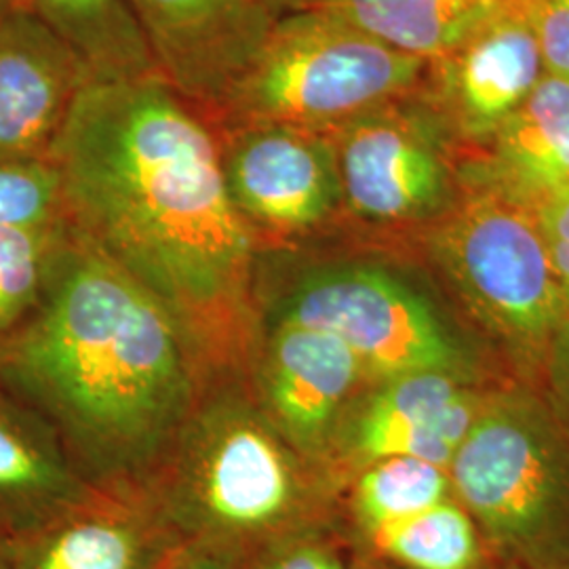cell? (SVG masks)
<instances>
[{
  "label": "cell",
  "instance_id": "27",
  "mask_svg": "<svg viewBox=\"0 0 569 569\" xmlns=\"http://www.w3.org/2000/svg\"><path fill=\"white\" fill-rule=\"evenodd\" d=\"M540 373L547 385L545 399L569 422V317L557 329Z\"/></svg>",
  "mask_w": 569,
  "mask_h": 569
},
{
  "label": "cell",
  "instance_id": "5",
  "mask_svg": "<svg viewBox=\"0 0 569 569\" xmlns=\"http://www.w3.org/2000/svg\"><path fill=\"white\" fill-rule=\"evenodd\" d=\"M266 268L268 274L258 270L256 281L260 326L289 323L331 333L376 382L418 371L472 380L477 357L467 336L399 268L361 258Z\"/></svg>",
  "mask_w": 569,
  "mask_h": 569
},
{
  "label": "cell",
  "instance_id": "32",
  "mask_svg": "<svg viewBox=\"0 0 569 569\" xmlns=\"http://www.w3.org/2000/svg\"><path fill=\"white\" fill-rule=\"evenodd\" d=\"M0 569H9V563H7V555H4V549L0 547Z\"/></svg>",
  "mask_w": 569,
  "mask_h": 569
},
{
  "label": "cell",
  "instance_id": "3",
  "mask_svg": "<svg viewBox=\"0 0 569 569\" xmlns=\"http://www.w3.org/2000/svg\"><path fill=\"white\" fill-rule=\"evenodd\" d=\"M251 390L204 388L146 493L182 540L247 559L293 531L338 523L329 489Z\"/></svg>",
  "mask_w": 569,
  "mask_h": 569
},
{
  "label": "cell",
  "instance_id": "12",
  "mask_svg": "<svg viewBox=\"0 0 569 569\" xmlns=\"http://www.w3.org/2000/svg\"><path fill=\"white\" fill-rule=\"evenodd\" d=\"M529 2L481 26L428 63L420 98L453 142L483 148L547 74Z\"/></svg>",
  "mask_w": 569,
  "mask_h": 569
},
{
  "label": "cell",
  "instance_id": "8",
  "mask_svg": "<svg viewBox=\"0 0 569 569\" xmlns=\"http://www.w3.org/2000/svg\"><path fill=\"white\" fill-rule=\"evenodd\" d=\"M345 211L373 226L437 222L458 197L451 136L420 93L331 133Z\"/></svg>",
  "mask_w": 569,
  "mask_h": 569
},
{
  "label": "cell",
  "instance_id": "11",
  "mask_svg": "<svg viewBox=\"0 0 569 569\" xmlns=\"http://www.w3.org/2000/svg\"><path fill=\"white\" fill-rule=\"evenodd\" d=\"M157 72L204 117L256 58L279 13L268 0H127Z\"/></svg>",
  "mask_w": 569,
  "mask_h": 569
},
{
  "label": "cell",
  "instance_id": "7",
  "mask_svg": "<svg viewBox=\"0 0 569 569\" xmlns=\"http://www.w3.org/2000/svg\"><path fill=\"white\" fill-rule=\"evenodd\" d=\"M428 253L515 366L540 373L569 308L533 207L468 173L456 201L432 222Z\"/></svg>",
  "mask_w": 569,
  "mask_h": 569
},
{
  "label": "cell",
  "instance_id": "18",
  "mask_svg": "<svg viewBox=\"0 0 569 569\" xmlns=\"http://www.w3.org/2000/svg\"><path fill=\"white\" fill-rule=\"evenodd\" d=\"M521 2L526 0H302L300 9L338 16L388 47L430 63Z\"/></svg>",
  "mask_w": 569,
  "mask_h": 569
},
{
  "label": "cell",
  "instance_id": "28",
  "mask_svg": "<svg viewBox=\"0 0 569 569\" xmlns=\"http://www.w3.org/2000/svg\"><path fill=\"white\" fill-rule=\"evenodd\" d=\"M157 569H244V559L232 550L207 542L182 540L157 566Z\"/></svg>",
  "mask_w": 569,
  "mask_h": 569
},
{
  "label": "cell",
  "instance_id": "9",
  "mask_svg": "<svg viewBox=\"0 0 569 569\" xmlns=\"http://www.w3.org/2000/svg\"><path fill=\"white\" fill-rule=\"evenodd\" d=\"M226 188L244 224L279 244L308 237L345 211L331 133L284 124L216 129Z\"/></svg>",
  "mask_w": 569,
  "mask_h": 569
},
{
  "label": "cell",
  "instance_id": "21",
  "mask_svg": "<svg viewBox=\"0 0 569 569\" xmlns=\"http://www.w3.org/2000/svg\"><path fill=\"white\" fill-rule=\"evenodd\" d=\"M451 496L448 468L418 458H382L361 468L348 502V526L352 542L361 545L378 529L406 521Z\"/></svg>",
  "mask_w": 569,
  "mask_h": 569
},
{
  "label": "cell",
  "instance_id": "16",
  "mask_svg": "<svg viewBox=\"0 0 569 569\" xmlns=\"http://www.w3.org/2000/svg\"><path fill=\"white\" fill-rule=\"evenodd\" d=\"M98 491L53 427L0 382V547L47 528Z\"/></svg>",
  "mask_w": 569,
  "mask_h": 569
},
{
  "label": "cell",
  "instance_id": "24",
  "mask_svg": "<svg viewBox=\"0 0 569 569\" xmlns=\"http://www.w3.org/2000/svg\"><path fill=\"white\" fill-rule=\"evenodd\" d=\"M355 547L340 523L293 531L256 550L244 569H352Z\"/></svg>",
  "mask_w": 569,
  "mask_h": 569
},
{
  "label": "cell",
  "instance_id": "17",
  "mask_svg": "<svg viewBox=\"0 0 569 569\" xmlns=\"http://www.w3.org/2000/svg\"><path fill=\"white\" fill-rule=\"evenodd\" d=\"M470 164L475 173L533 203L569 186V81L545 74Z\"/></svg>",
  "mask_w": 569,
  "mask_h": 569
},
{
  "label": "cell",
  "instance_id": "23",
  "mask_svg": "<svg viewBox=\"0 0 569 569\" xmlns=\"http://www.w3.org/2000/svg\"><path fill=\"white\" fill-rule=\"evenodd\" d=\"M63 222L61 180L49 159H0V228L49 230Z\"/></svg>",
  "mask_w": 569,
  "mask_h": 569
},
{
  "label": "cell",
  "instance_id": "6",
  "mask_svg": "<svg viewBox=\"0 0 569 569\" xmlns=\"http://www.w3.org/2000/svg\"><path fill=\"white\" fill-rule=\"evenodd\" d=\"M498 561L569 563V422L528 388L488 392L448 468Z\"/></svg>",
  "mask_w": 569,
  "mask_h": 569
},
{
  "label": "cell",
  "instance_id": "26",
  "mask_svg": "<svg viewBox=\"0 0 569 569\" xmlns=\"http://www.w3.org/2000/svg\"><path fill=\"white\" fill-rule=\"evenodd\" d=\"M531 207L545 234L552 272L569 308V186L536 199Z\"/></svg>",
  "mask_w": 569,
  "mask_h": 569
},
{
  "label": "cell",
  "instance_id": "10",
  "mask_svg": "<svg viewBox=\"0 0 569 569\" xmlns=\"http://www.w3.org/2000/svg\"><path fill=\"white\" fill-rule=\"evenodd\" d=\"M251 395L291 448L323 462L366 369L336 336L289 323L260 326L251 357Z\"/></svg>",
  "mask_w": 569,
  "mask_h": 569
},
{
  "label": "cell",
  "instance_id": "13",
  "mask_svg": "<svg viewBox=\"0 0 569 569\" xmlns=\"http://www.w3.org/2000/svg\"><path fill=\"white\" fill-rule=\"evenodd\" d=\"M486 395L439 371L378 382L348 407L329 458L363 468L382 458H418L449 468Z\"/></svg>",
  "mask_w": 569,
  "mask_h": 569
},
{
  "label": "cell",
  "instance_id": "2",
  "mask_svg": "<svg viewBox=\"0 0 569 569\" xmlns=\"http://www.w3.org/2000/svg\"><path fill=\"white\" fill-rule=\"evenodd\" d=\"M0 382L103 491H146L211 385L171 312L66 220L41 302L0 340Z\"/></svg>",
  "mask_w": 569,
  "mask_h": 569
},
{
  "label": "cell",
  "instance_id": "4",
  "mask_svg": "<svg viewBox=\"0 0 569 569\" xmlns=\"http://www.w3.org/2000/svg\"><path fill=\"white\" fill-rule=\"evenodd\" d=\"M428 61L319 9L281 13L256 58L204 119L213 129L284 124L333 133L422 93Z\"/></svg>",
  "mask_w": 569,
  "mask_h": 569
},
{
  "label": "cell",
  "instance_id": "1",
  "mask_svg": "<svg viewBox=\"0 0 569 569\" xmlns=\"http://www.w3.org/2000/svg\"><path fill=\"white\" fill-rule=\"evenodd\" d=\"M49 161L66 224L171 312L209 380L249 367L260 243L228 194L203 112L159 74L91 82Z\"/></svg>",
  "mask_w": 569,
  "mask_h": 569
},
{
  "label": "cell",
  "instance_id": "30",
  "mask_svg": "<svg viewBox=\"0 0 569 569\" xmlns=\"http://www.w3.org/2000/svg\"><path fill=\"white\" fill-rule=\"evenodd\" d=\"M268 4L281 16V13H287V11H296V9H300V4H302V0H268Z\"/></svg>",
  "mask_w": 569,
  "mask_h": 569
},
{
  "label": "cell",
  "instance_id": "29",
  "mask_svg": "<svg viewBox=\"0 0 569 569\" xmlns=\"http://www.w3.org/2000/svg\"><path fill=\"white\" fill-rule=\"evenodd\" d=\"M352 569H397L392 568V566H388L385 561H380V559H376V557H371V555H366V552H357L355 550V559H352Z\"/></svg>",
  "mask_w": 569,
  "mask_h": 569
},
{
  "label": "cell",
  "instance_id": "15",
  "mask_svg": "<svg viewBox=\"0 0 569 569\" xmlns=\"http://www.w3.org/2000/svg\"><path fill=\"white\" fill-rule=\"evenodd\" d=\"M182 538L146 491H103L4 549L9 569H157Z\"/></svg>",
  "mask_w": 569,
  "mask_h": 569
},
{
  "label": "cell",
  "instance_id": "14",
  "mask_svg": "<svg viewBox=\"0 0 569 569\" xmlns=\"http://www.w3.org/2000/svg\"><path fill=\"white\" fill-rule=\"evenodd\" d=\"M81 56L23 0L0 16V159H49L82 91Z\"/></svg>",
  "mask_w": 569,
  "mask_h": 569
},
{
  "label": "cell",
  "instance_id": "25",
  "mask_svg": "<svg viewBox=\"0 0 569 569\" xmlns=\"http://www.w3.org/2000/svg\"><path fill=\"white\" fill-rule=\"evenodd\" d=\"M529 13L547 74L569 81V0H531Z\"/></svg>",
  "mask_w": 569,
  "mask_h": 569
},
{
  "label": "cell",
  "instance_id": "20",
  "mask_svg": "<svg viewBox=\"0 0 569 569\" xmlns=\"http://www.w3.org/2000/svg\"><path fill=\"white\" fill-rule=\"evenodd\" d=\"M355 550L397 569H496L498 566L481 529L453 496L406 521L378 529Z\"/></svg>",
  "mask_w": 569,
  "mask_h": 569
},
{
  "label": "cell",
  "instance_id": "22",
  "mask_svg": "<svg viewBox=\"0 0 569 569\" xmlns=\"http://www.w3.org/2000/svg\"><path fill=\"white\" fill-rule=\"evenodd\" d=\"M0 228V340L34 312L42 298L58 228Z\"/></svg>",
  "mask_w": 569,
  "mask_h": 569
},
{
  "label": "cell",
  "instance_id": "19",
  "mask_svg": "<svg viewBox=\"0 0 569 569\" xmlns=\"http://www.w3.org/2000/svg\"><path fill=\"white\" fill-rule=\"evenodd\" d=\"M23 2L81 56L96 81H133L159 74L127 0Z\"/></svg>",
  "mask_w": 569,
  "mask_h": 569
},
{
  "label": "cell",
  "instance_id": "31",
  "mask_svg": "<svg viewBox=\"0 0 569 569\" xmlns=\"http://www.w3.org/2000/svg\"><path fill=\"white\" fill-rule=\"evenodd\" d=\"M496 569H569V563L568 566H526L515 561H498Z\"/></svg>",
  "mask_w": 569,
  "mask_h": 569
}]
</instances>
